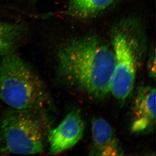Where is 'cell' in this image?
Returning a JSON list of instances; mask_svg holds the SVG:
<instances>
[{
    "instance_id": "5",
    "label": "cell",
    "mask_w": 156,
    "mask_h": 156,
    "mask_svg": "<svg viewBox=\"0 0 156 156\" xmlns=\"http://www.w3.org/2000/svg\"><path fill=\"white\" fill-rule=\"evenodd\" d=\"M85 124L77 111H72L57 126L51 130L48 135L52 155H57L73 147L83 138Z\"/></svg>"
},
{
    "instance_id": "6",
    "label": "cell",
    "mask_w": 156,
    "mask_h": 156,
    "mask_svg": "<svg viewBox=\"0 0 156 156\" xmlns=\"http://www.w3.org/2000/svg\"><path fill=\"white\" fill-rule=\"evenodd\" d=\"M156 123V90L151 86L137 90L133 106L131 130L135 133L152 131Z\"/></svg>"
},
{
    "instance_id": "8",
    "label": "cell",
    "mask_w": 156,
    "mask_h": 156,
    "mask_svg": "<svg viewBox=\"0 0 156 156\" xmlns=\"http://www.w3.org/2000/svg\"><path fill=\"white\" fill-rule=\"evenodd\" d=\"M27 33L23 24L0 21V57L14 53Z\"/></svg>"
},
{
    "instance_id": "7",
    "label": "cell",
    "mask_w": 156,
    "mask_h": 156,
    "mask_svg": "<svg viewBox=\"0 0 156 156\" xmlns=\"http://www.w3.org/2000/svg\"><path fill=\"white\" fill-rule=\"evenodd\" d=\"M91 134L93 149L91 155L116 156L123 155V152L110 124L102 118L92 121Z\"/></svg>"
},
{
    "instance_id": "3",
    "label": "cell",
    "mask_w": 156,
    "mask_h": 156,
    "mask_svg": "<svg viewBox=\"0 0 156 156\" xmlns=\"http://www.w3.org/2000/svg\"><path fill=\"white\" fill-rule=\"evenodd\" d=\"M36 112L10 109L0 117V137L5 149L17 155H34L44 149L43 125Z\"/></svg>"
},
{
    "instance_id": "9",
    "label": "cell",
    "mask_w": 156,
    "mask_h": 156,
    "mask_svg": "<svg viewBox=\"0 0 156 156\" xmlns=\"http://www.w3.org/2000/svg\"><path fill=\"white\" fill-rule=\"evenodd\" d=\"M116 0H70L68 12L79 18L93 16L107 8Z\"/></svg>"
},
{
    "instance_id": "1",
    "label": "cell",
    "mask_w": 156,
    "mask_h": 156,
    "mask_svg": "<svg viewBox=\"0 0 156 156\" xmlns=\"http://www.w3.org/2000/svg\"><path fill=\"white\" fill-rule=\"evenodd\" d=\"M57 57L59 73L71 84L99 99L110 93L114 53L98 37L70 40L59 49Z\"/></svg>"
},
{
    "instance_id": "4",
    "label": "cell",
    "mask_w": 156,
    "mask_h": 156,
    "mask_svg": "<svg viewBox=\"0 0 156 156\" xmlns=\"http://www.w3.org/2000/svg\"><path fill=\"white\" fill-rule=\"evenodd\" d=\"M133 41L120 31L112 37L115 65L111 82L110 93L124 102L134 88L137 69V56Z\"/></svg>"
},
{
    "instance_id": "2",
    "label": "cell",
    "mask_w": 156,
    "mask_h": 156,
    "mask_svg": "<svg viewBox=\"0 0 156 156\" xmlns=\"http://www.w3.org/2000/svg\"><path fill=\"white\" fill-rule=\"evenodd\" d=\"M42 83L30 66L11 53L0 61V99L11 109L37 112L45 99Z\"/></svg>"
}]
</instances>
